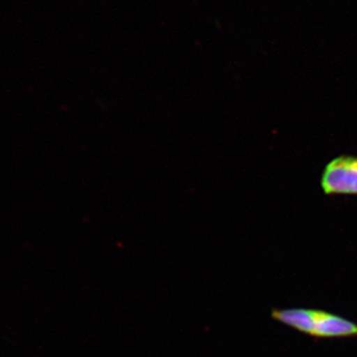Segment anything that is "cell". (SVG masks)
<instances>
[{
	"label": "cell",
	"instance_id": "6da1fadb",
	"mask_svg": "<svg viewBox=\"0 0 357 357\" xmlns=\"http://www.w3.org/2000/svg\"><path fill=\"white\" fill-rule=\"evenodd\" d=\"M271 318L314 340L357 337V324L340 314L312 307H287L271 311Z\"/></svg>",
	"mask_w": 357,
	"mask_h": 357
},
{
	"label": "cell",
	"instance_id": "7a4b0ae2",
	"mask_svg": "<svg viewBox=\"0 0 357 357\" xmlns=\"http://www.w3.org/2000/svg\"><path fill=\"white\" fill-rule=\"evenodd\" d=\"M319 185L326 196H357V156L342 154L331 160Z\"/></svg>",
	"mask_w": 357,
	"mask_h": 357
}]
</instances>
